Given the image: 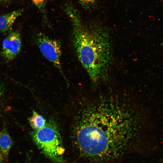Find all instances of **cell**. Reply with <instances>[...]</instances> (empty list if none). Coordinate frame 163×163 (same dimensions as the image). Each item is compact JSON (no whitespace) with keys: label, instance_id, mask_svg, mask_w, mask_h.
I'll use <instances>...</instances> for the list:
<instances>
[{"label":"cell","instance_id":"obj_4","mask_svg":"<svg viewBox=\"0 0 163 163\" xmlns=\"http://www.w3.org/2000/svg\"><path fill=\"white\" fill-rule=\"evenodd\" d=\"M35 40L42 55L54 66L61 71L60 58L62 49L60 40L50 38L42 32L37 34Z\"/></svg>","mask_w":163,"mask_h":163},{"label":"cell","instance_id":"obj_6","mask_svg":"<svg viewBox=\"0 0 163 163\" xmlns=\"http://www.w3.org/2000/svg\"><path fill=\"white\" fill-rule=\"evenodd\" d=\"M23 11V9H20L0 15V32L5 33L9 32L15 21Z\"/></svg>","mask_w":163,"mask_h":163},{"label":"cell","instance_id":"obj_2","mask_svg":"<svg viewBox=\"0 0 163 163\" xmlns=\"http://www.w3.org/2000/svg\"><path fill=\"white\" fill-rule=\"evenodd\" d=\"M73 45L78 59L90 78L97 82L108 72L112 59V45L107 28L98 24L85 25L79 15L69 18Z\"/></svg>","mask_w":163,"mask_h":163},{"label":"cell","instance_id":"obj_1","mask_svg":"<svg viewBox=\"0 0 163 163\" xmlns=\"http://www.w3.org/2000/svg\"><path fill=\"white\" fill-rule=\"evenodd\" d=\"M124 100L101 96L86 101L75 118L72 137L84 163H119L130 146Z\"/></svg>","mask_w":163,"mask_h":163},{"label":"cell","instance_id":"obj_10","mask_svg":"<svg viewBox=\"0 0 163 163\" xmlns=\"http://www.w3.org/2000/svg\"><path fill=\"white\" fill-rule=\"evenodd\" d=\"M80 3L84 6H89L94 4L95 0H78Z\"/></svg>","mask_w":163,"mask_h":163},{"label":"cell","instance_id":"obj_13","mask_svg":"<svg viewBox=\"0 0 163 163\" xmlns=\"http://www.w3.org/2000/svg\"></svg>","mask_w":163,"mask_h":163},{"label":"cell","instance_id":"obj_3","mask_svg":"<svg viewBox=\"0 0 163 163\" xmlns=\"http://www.w3.org/2000/svg\"><path fill=\"white\" fill-rule=\"evenodd\" d=\"M33 140L40 150L54 163H64L65 149L55 123L50 120L43 128L32 133Z\"/></svg>","mask_w":163,"mask_h":163},{"label":"cell","instance_id":"obj_7","mask_svg":"<svg viewBox=\"0 0 163 163\" xmlns=\"http://www.w3.org/2000/svg\"><path fill=\"white\" fill-rule=\"evenodd\" d=\"M0 132V151L5 159L8 158L13 142L7 129L5 124Z\"/></svg>","mask_w":163,"mask_h":163},{"label":"cell","instance_id":"obj_12","mask_svg":"<svg viewBox=\"0 0 163 163\" xmlns=\"http://www.w3.org/2000/svg\"><path fill=\"white\" fill-rule=\"evenodd\" d=\"M4 93V88L1 84H0V98L1 97Z\"/></svg>","mask_w":163,"mask_h":163},{"label":"cell","instance_id":"obj_11","mask_svg":"<svg viewBox=\"0 0 163 163\" xmlns=\"http://www.w3.org/2000/svg\"><path fill=\"white\" fill-rule=\"evenodd\" d=\"M4 159L3 154L0 151V163H4Z\"/></svg>","mask_w":163,"mask_h":163},{"label":"cell","instance_id":"obj_9","mask_svg":"<svg viewBox=\"0 0 163 163\" xmlns=\"http://www.w3.org/2000/svg\"><path fill=\"white\" fill-rule=\"evenodd\" d=\"M33 3L43 13L45 19L47 20V18L45 15L44 10L45 1V0H31Z\"/></svg>","mask_w":163,"mask_h":163},{"label":"cell","instance_id":"obj_5","mask_svg":"<svg viewBox=\"0 0 163 163\" xmlns=\"http://www.w3.org/2000/svg\"><path fill=\"white\" fill-rule=\"evenodd\" d=\"M21 46L20 33L16 31H11L3 41L1 55L6 60H12L19 54Z\"/></svg>","mask_w":163,"mask_h":163},{"label":"cell","instance_id":"obj_8","mask_svg":"<svg viewBox=\"0 0 163 163\" xmlns=\"http://www.w3.org/2000/svg\"><path fill=\"white\" fill-rule=\"evenodd\" d=\"M31 127L34 130H37L43 127L46 123V120L42 115L33 111L32 115L28 119Z\"/></svg>","mask_w":163,"mask_h":163}]
</instances>
